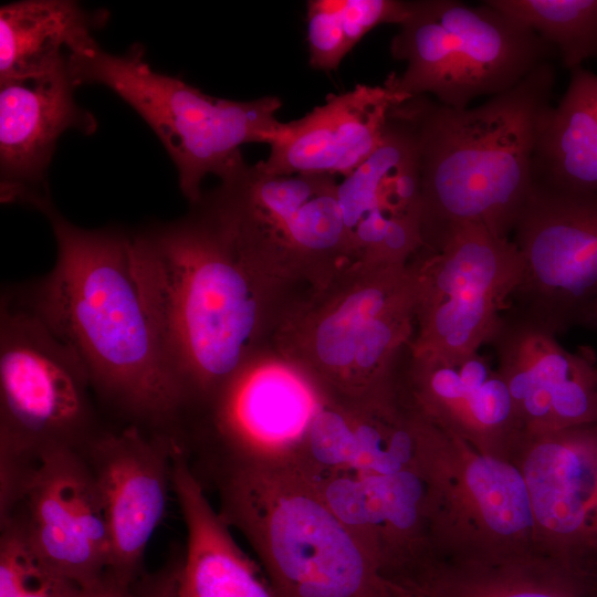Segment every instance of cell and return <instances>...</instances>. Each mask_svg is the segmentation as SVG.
<instances>
[{
	"instance_id": "obj_33",
	"label": "cell",
	"mask_w": 597,
	"mask_h": 597,
	"mask_svg": "<svg viewBox=\"0 0 597 597\" xmlns=\"http://www.w3.org/2000/svg\"><path fill=\"white\" fill-rule=\"evenodd\" d=\"M591 597H597V583H596V585L594 587Z\"/></svg>"
},
{
	"instance_id": "obj_7",
	"label": "cell",
	"mask_w": 597,
	"mask_h": 597,
	"mask_svg": "<svg viewBox=\"0 0 597 597\" xmlns=\"http://www.w3.org/2000/svg\"><path fill=\"white\" fill-rule=\"evenodd\" d=\"M88 375L80 358L13 292L0 306L1 495L41 457L94 437Z\"/></svg>"
},
{
	"instance_id": "obj_2",
	"label": "cell",
	"mask_w": 597,
	"mask_h": 597,
	"mask_svg": "<svg viewBox=\"0 0 597 597\" xmlns=\"http://www.w3.org/2000/svg\"><path fill=\"white\" fill-rule=\"evenodd\" d=\"M291 467L384 575H402L434 558L432 427L402 385L384 388L355 425L324 407Z\"/></svg>"
},
{
	"instance_id": "obj_1",
	"label": "cell",
	"mask_w": 597,
	"mask_h": 597,
	"mask_svg": "<svg viewBox=\"0 0 597 597\" xmlns=\"http://www.w3.org/2000/svg\"><path fill=\"white\" fill-rule=\"evenodd\" d=\"M32 207L51 223L56 260L14 294L72 348L103 399L139 422L172 427L187 401L132 273L128 234L77 227L49 195Z\"/></svg>"
},
{
	"instance_id": "obj_8",
	"label": "cell",
	"mask_w": 597,
	"mask_h": 597,
	"mask_svg": "<svg viewBox=\"0 0 597 597\" xmlns=\"http://www.w3.org/2000/svg\"><path fill=\"white\" fill-rule=\"evenodd\" d=\"M512 234L523 274L510 311L556 336L577 325H593L597 191L533 180Z\"/></svg>"
},
{
	"instance_id": "obj_15",
	"label": "cell",
	"mask_w": 597,
	"mask_h": 597,
	"mask_svg": "<svg viewBox=\"0 0 597 597\" xmlns=\"http://www.w3.org/2000/svg\"><path fill=\"white\" fill-rule=\"evenodd\" d=\"M406 387L429 421L483 453L512 460L525 437L504 378L479 352L421 354Z\"/></svg>"
},
{
	"instance_id": "obj_6",
	"label": "cell",
	"mask_w": 597,
	"mask_h": 597,
	"mask_svg": "<svg viewBox=\"0 0 597 597\" xmlns=\"http://www.w3.org/2000/svg\"><path fill=\"white\" fill-rule=\"evenodd\" d=\"M144 49L130 48L115 55L97 43L69 55L75 85L101 84L111 88L148 124L177 170L184 196L196 205L202 179L219 178L241 156L249 143L270 145L282 123L276 96L253 101L211 97L178 77L154 71L144 61Z\"/></svg>"
},
{
	"instance_id": "obj_21",
	"label": "cell",
	"mask_w": 597,
	"mask_h": 597,
	"mask_svg": "<svg viewBox=\"0 0 597 597\" xmlns=\"http://www.w3.org/2000/svg\"><path fill=\"white\" fill-rule=\"evenodd\" d=\"M395 579L409 597H591L596 584L540 553L498 561L433 558Z\"/></svg>"
},
{
	"instance_id": "obj_16",
	"label": "cell",
	"mask_w": 597,
	"mask_h": 597,
	"mask_svg": "<svg viewBox=\"0 0 597 597\" xmlns=\"http://www.w3.org/2000/svg\"><path fill=\"white\" fill-rule=\"evenodd\" d=\"M222 460L291 465L323 409L308 386L279 369L234 373L214 395Z\"/></svg>"
},
{
	"instance_id": "obj_11",
	"label": "cell",
	"mask_w": 597,
	"mask_h": 597,
	"mask_svg": "<svg viewBox=\"0 0 597 597\" xmlns=\"http://www.w3.org/2000/svg\"><path fill=\"white\" fill-rule=\"evenodd\" d=\"M537 552L597 583V422L525 434L513 457Z\"/></svg>"
},
{
	"instance_id": "obj_25",
	"label": "cell",
	"mask_w": 597,
	"mask_h": 597,
	"mask_svg": "<svg viewBox=\"0 0 597 597\" xmlns=\"http://www.w3.org/2000/svg\"><path fill=\"white\" fill-rule=\"evenodd\" d=\"M392 285L368 287L352 294L321 323L315 344L324 364L336 368L346 367L355 360L359 334L368 323L395 310L415 304L417 279L413 277L395 294L388 290Z\"/></svg>"
},
{
	"instance_id": "obj_30",
	"label": "cell",
	"mask_w": 597,
	"mask_h": 597,
	"mask_svg": "<svg viewBox=\"0 0 597 597\" xmlns=\"http://www.w3.org/2000/svg\"><path fill=\"white\" fill-rule=\"evenodd\" d=\"M133 585L119 580L107 572L94 584L83 587L78 597H136Z\"/></svg>"
},
{
	"instance_id": "obj_22",
	"label": "cell",
	"mask_w": 597,
	"mask_h": 597,
	"mask_svg": "<svg viewBox=\"0 0 597 597\" xmlns=\"http://www.w3.org/2000/svg\"><path fill=\"white\" fill-rule=\"evenodd\" d=\"M106 13L70 0H23L0 9V82L54 72L96 43Z\"/></svg>"
},
{
	"instance_id": "obj_18",
	"label": "cell",
	"mask_w": 597,
	"mask_h": 597,
	"mask_svg": "<svg viewBox=\"0 0 597 597\" xmlns=\"http://www.w3.org/2000/svg\"><path fill=\"white\" fill-rule=\"evenodd\" d=\"M69 61L52 73L0 82L1 199L23 202L45 195V172L67 129L96 130L93 114L77 105Z\"/></svg>"
},
{
	"instance_id": "obj_5",
	"label": "cell",
	"mask_w": 597,
	"mask_h": 597,
	"mask_svg": "<svg viewBox=\"0 0 597 597\" xmlns=\"http://www.w3.org/2000/svg\"><path fill=\"white\" fill-rule=\"evenodd\" d=\"M219 513L253 549L274 597H385L387 577L291 465L222 460Z\"/></svg>"
},
{
	"instance_id": "obj_26",
	"label": "cell",
	"mask_w": 597,
	"mask_h": 597,
	"mask_svg": "<svg viewBox=\"0 0 597 597\" xmlns=\"http://www.w3.org/2000/svg\"><path fill=\"white\" fill-rule=\"evenodd\" d=\"M1 528L0 597H78L83 587L45 566L15 521Z\"/></svg>"
},
{
	"instance_id": "obj_14",
	"label": "cell",
	"mask_w": 597,
	"mask_h": 597,
	"mask_svg": "<svg viewBox=\"0 0 597 597\" xmlns=\"http://www.w3.org/2000/svg\"><path fill=\"white\" fill-rule=\"evenodd\" d=\"M174 439L166 432L148 437L130 425L96 434L85 446L109 532L108 572L129 585L166 512Z\"/></svg>"
},
{
	"instance_id": "obj_28",
	"label": "cell",
	"mask_w": 597,
	"mask_h": 597,
	"mask_svg": "<svg viewBox=\"0 0 597 597\" xmlns=\"http://www.w3.org/2000/svg\"><path fill=\"white\" fill-rule=\"evenodd\" d=\"M346 41L350 48L375 27L383 23L401 24L409 15V1L399 0H336Z\"/></svg>"
},
{
	"instance_id": "obj_32",
	"label": "cell",
	"mask_w": 597,
	"mask_h": 597,
	"mask_svg": "<svg viewBox=\"0 0 597 597\" xmlns=\"http://www.w3.org/2000/svg\"><path fill=\"white\" fill-rule=\"evenodd\" d=\"M593 325H597V301L595 303L594 311H593Z\"/></svg>"
},
{
	"instance_id": "obj_10",
	"label": "cell",
	"mask_w": 597,
	"mask_h": 597,
	"mask_svg": "<svg viewBox=\"0 0 597 597\" xmlns=\"http://www.w3.org/2000/svg\"><path fill=\"white\" fill-rule=\"evenodd\" d=\"M434 251L417 279L420 354L476 353L490 343L521 283L522 256L512 240L476 223L455 228Z\"/></svg>"
},
{
	"instance_id": "obj_17",
	"label": "cell",
	"mask_w": 597,
	"mask_h": 597,
	"mask_svg": "<svg viewBox=\"0 0 597 597\" xmlns=\"http://www.w3.org/2000/svg\"><path fill=\"white\" fill-rule=\"evenodd\" d=\"M410 98L381 85L331 95L304 117L282 123L259 166L268 174H342L359 167L381 144L392 106Z\"/></svg>"
},
{
	"instance_id": "obj_12",
	"label": "cell",
	"mask_w": 597,
	"mask_h": 597,
	"mask_svg": "<svg viewBox=\"0 0 597 597\" xmlns=\"http://www.w3.org/2000/svg\"><path fill=\"white\" fill-rule=\"evenodd\" d=\"M38 558L57 574L87 587L111 566V538L103 501L78 449L44 453L19 483L8 507ZM1 519V520H3Z\"/></svg>"
},
{
	"instance_id": "obj_13",
	"label": "cell",
	"mask_w": 597,
	"mask_h": 597,
	"mask_svg": "<svg viewBox=\"0 0 597 597\" xmlns=\"http://www.w3.org/2000/svg\"><path fill=\"white\" fill-rule=\"evenodd\" d=\"M489 344L525 434L597 422V358L591 347L570 352L555 334L510 310Z\"/></svg>"
},
{
	"instance_id": "obj_4",
	"label": "cell",
	"mask_w": 597,
	"mask_h": 597,
	"mask_svg": "<svg viewBox=\"0 0 597 597\" xmlns=\"http://www.w3.org/2000/svg\"><path fill=\"white\" fill-rule=\"evenodd\" d=\"M230 241L203 214L128 234L132 273L187 404L240 368L256 301Z\"/></svg>"
},
{
	"instance_id": "obj_23",
	"label": "cell",
	"mask_w": 597,
	"mask_h": 597,
	"mask_svg": "<svg viewBox=\"0 0 597 597\" xmlns=\"http://www.w3.org/2000/svg\"><path fill=\"white\" fill-rule=\"evenodd\" d=\"M568 86L547 112L533 158V180L597 191V74L569 71Z\"/></svg>"
},
{
	"instance_id": "obj_27",
	"label": "cell",
	"mask_w": 597,
	"mask_h": 597,
	"mask_svg": "<svg viewBox=\"0 0 597 597\" xmlns=\"http://www.w3.org/2000/svg\"><path fill=\"white\" fill-rule=\"evenodd\" d=\"M307 41L310 63L317 70L337 69L350 51L338 15L336 0L307 2Z\"/></svg>"
},
{
	"instance_id": "obj_29",
	"label": "cell",
	"mask_w": 597,
	"mask_h": 597,
	"mask_svg": "<svg viewBox=\"0 0 597 597\" xmlns=\"http://www.w3.org/2000/svg\"><path fill=\"white\" fill-rule=\"evenodd\" d=\"M178 567L145 577L138 585H133L136 597H180Z\"/></svg>"
},
{
	"instance_id": "obj_20",
	"label": "cell",
	"mask_w": 597,
	"mask_h": 597,
	"mask_svg": "<svg viewBox=\"0 0 597 597\" xmlns=\"http://www.w3.org/2000/svg\"><path fill=\"white\" fill-rule=\"evenodd\" d=\"M171 488L187 531L186 555L178 567L180 597H274L259 563L243 552L209 502L177 440Z\"/></svg>"
},
{
	"instance_id": "obj_31",
	"label": "cell",
	"mask_w": 597,
	"mask_h": 597,
	"mask_svg": "<svg viewBox=\"0 0 597 597\" xmlns=\"http://www.w3.org/2000/svg\"><path fill=\"white\" fill-rule=\"evenodd\" d=\"M385 597H408V596L400 589V587L396 583L388 579V590Z\"/></svg>"
},
{
	"instance_id": "obj_24",
	"label": "cell",
	"mask_w": 597,
	"mask_h": 597,
	"mask_svg": "<svg viewBox=\"0 0 597 597\" xmlns=\"http://www.w3.org/2000/svg\"><path fill=\"white\" fill-rule=\"evenodd\" d=\"M519 20L561 56L569 71L597 59V0H486Z\"/></svg>"
},
{
	"instance_id": "obj_3",
	"label": "cell",
	"mask_w": 597,
	"mask_h": 597,
	"mask_svg": "<svg viewBox=\"0 0 597 597\" xmlns=\"http://www.w3.org/2000/svg\"><path fill=\"white\" fill-rule=\"evenodd\" d=\"M555 84L547 61L475 107L446 106L428 95L399 104L416 132L423 243L436 250L465 223L510 239L532 187Z\"/></svg>"
},
{
	"instance_id": "obj_19",
	"label": "cell",
	"mask_w": 597,
	"mask_h": 597,
	"mask_svg": "<svg viewBox=\"0 0 597 597\" xmlns=\"http://www.w3.org/2000/svg\"><path fill=\"white\" fill-rule=\"evenodd\" d=\"M428 2L451 35L454 108L469 107L476 97L512 88L555 52L532 29L485 1L479 6L455 0Z\"/></svg>"
},
{
	"instance_id": "obj_9",
	"label": "cell",
	"mask_w": 597,
	"mask_h": 597,
	"mask_svg": "<svg viewBox=\"0 0 597 597\" xmlns=\"http://www.w3.org/2000/svg\"><path fill=\"white\" fill-rule=\"evenodd\" d=\"M431 425L434 558L498 561L538 553L516 464Z\"/></svg>"
}]
</instances>
